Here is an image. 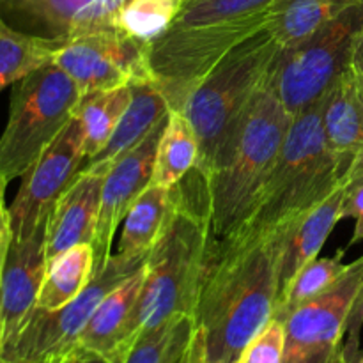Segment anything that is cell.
Segmentation results:
<instances>
[{
	"label": "cell",
	"mask_w": 363,
	"mask_h": 363,
	"mask_svg": "<svg viewBox=\"0 0 363 363\" xmlns=\"http://www.w3.org/2000/svg\"><path fill=\"white\" fill-rule=\"evenodd\" d=\"M291 123L293 116L277 96L268 71L206 177L216 241L233 238L252 215L279 160Z\"/></svg>",
	"instance_id": "277c9868"
},
{
	"label": "cell",
	"mask_w": 363,
	"mask_h": 363,
	"mask_svg": "<svg viewBox=\"0 0 363 363\" xmlns=\"http://www.w3.org/2000/svg\"><path fill=\"white\" fill-rule=\"evenodd\" d=\"M351 66L358 71V73L363 74V30L358 35L357 43H354L353 50V59H351Z\"/></svg>",
	"instance_id": "8d00e7d4"
},
{
	"label": "cell",
	"mask_w": 363,
	"mask_h": 363,
	"mask_svg": "<svg viewBox=\"0 0 363 363\" xmlns=\"http://www.w3.org/2000/svg\"><path fill=\"white\" fill-rule=\"evenodd\" d=\"M60 46L23 34L0 20V91L52 62Z\"/></svg>",
	"instance_id": "4316f807"
},
{
	"label": "cell",
	"mask_w": 363,
	"mask_h": 363,
	"mask_svg": "<svg viewBox=\"0 0 363 363\" xmlns=\"http://www.w3.org/2000/svg\"><path fill=\"white\" fill-rule=\"evenodd\" d=\"M183 0H128L116 16V28L128 38L155 43L179 14Z\"/></svg>",
	"instance_id": "83f0119b"
},
{
	"label": "cell",
	"mask_w": 363,
	"mask_h": 363,
	"mask_svg": "<svg viewBox=\"0 0 363 363\" xmlns=\"http://www.w3.org/2000/svg\"><path fill=\"white\" fill-rule=\"evenodd\" d=\"M170 113V112H169ZM169 116L160 121L158 126L130 152L117 160L112 169L106 172L101 190V206H99L98 225H96L94 241V269L101 268L108 257L116 230L124 222V216L130 211L131 204L140 197L142 191L152 183L156 152L160 138L167 126Z\"/></svg>",
	"instance_id": "5bb4252c"
},
{
	"label": "cell",
	"mask_w": 363,
	"mask_h": 363,
	"mask_svg": "<svg viewBox=\"0 0 363 363\" xmlns=\"http://www.w3.org/2000/svg\"><path fill=\"white\" fill-rule=\"evenodd\" d=\"M46 225L48 220L25 240L11 241L0 275V347L20 330L38 305L48 266Z\"/></svg>",
	"instance_id": "9a60e30c"
},
{
	"label": "cell",
	"mask_w": 363,
	"mask_h": 363,
	"mask_svg": "<svg viewBox=\"0 0 363 363\" xmlns=\"http://www.w3.org/2000/svg\"><path fill=\"white\" fill-rule=\"evenodd\" d=\"M149 46L110 28L64 43L52 62L69 74L80 94L85 96L151 80Z\"/></svg>",
	"instance_id": "30bf717a"
},
{
	"label": "cell",
	"mask_w": 363,
	"mask_h": 363,
	"mask_svg": "<svg viewBox=\"0 0 363 363\" xmlns=\"http://www.w3.org/2000/svg\"><path fill=\"white\" fill-rule=\"evenodd\" d=\"M360 0H279L273 6L266 30L280 48L305 41L342 11Z\"/></svg>",
	"instance_id": "44dd1931"
},
{
	"label": "cell",
	"mask_w": 363,
	"mask_h": 363,
	"mask_svg": "<svg viewBox=\"0 0 363 363\" xmlns=\"http://www.w3.org/2000/svg\"><path fill=\"white\" fill-rule=\"evenodd\" d=\"M286 360V326L273 318L261 333L243 350L236 363H284Z\"/></svg>",
	"instance_id": "f546056e"
},
{
	"label": "cell",
	"mask_w": 363,
	"mask_h": 363,
	"mask_svg": "<svg viewBox=\"0 0 363 363\" xmlns=\"http://www.w3.org/2000/svg\"><path fill=\"white\" fill-rule=\"evenodd\" d=\"M363 287V255L318 296L298 305L286 319V360L344 342L347 315Z\"/></svg>",
	"instance_id": "4fadbf2b"
},
{
	"label": "cell",
	"mask_w": 363,
	"mask_h": 363,
	"mask_svg": "<svg viewBox=\"0 0 363 363\" xmlns=\"http://www.w3.org/2000/svg\"><path fill=\"white\" fill-rule=\"evenodd\" d=\"M130 101V85L113 89V91H99L82 96L74 116L80 121L82 131H84V149L87 156L85 162L94 158L108 144Z\"/></svg>",
	"instance_id": "484cf974"
},
{
	"label": "cell",
	"mask_w": 363,
	"mask_h": 363,
	"mask_svg": "<svg viewBox=\"0 0 363 363\" xmlns=\"http://www.w3.org/2000/svg\"><path fill=\"white\" fill-rule=\"evenodd\" d=\"M0 363H14V362H9V360H4V358H0Z\"/></svg>",
	"instance_id": "ab89813d"
},
{
	"label": "cell",
	"mask_w": 363,
	"mask_h": 363,
	"mask_svg": "<svg viewBox=\"0 0 363 363\" xmlns=\"http://www.w3.org/2000/svg\"><path fill=\"white\" fill-rule=\"evenodd\" d=\"M105 176L82 169L53 204L46 225V257L94 241Z\"/></svg>",
	"instance_id": "2e32d148"
},
{
	"label": "cell",
	"mask_w": 363,
	"mask_h": 363,
	"mask_svg": "<svg viewBox=\"0 0 363 363\" xmlns=\"http://www.w3.org/2000/svg\"><path fill=\"white\" fill-rule=\"evenodd\" d=\"M323 105L325 98L293 117L254 211L233 238L223 241H250L291 229L344 184L342 172L326 144Z\"/></svg>",
	"instance_id": "5b68a950"
},
{
	"label": "cell",
	"mask_w": 363,
	"mask_h": 363,
	"mask_svg": "<svg viewBox=\"0 0 363 363\" xmlns=\"http://www.w3.org/2000/svg\"><path fill=\"white\" fill-rule=\"evenodd\" d=\"M363 328V287L354 298L353 307H351L350 315H347L346 337H344V353L346 358L353 363L360 357V337Z\"/></svg>",
	"instance_id": "4dcf8cb0"
},
{
	"label": "cell",
	"mask_w": 363,
	"mask_h": 363,
	"mask_svg": "<svg viewBox=\"0 0 363 363\" xmlns=\"http://www.w3.org/2000/svg\"><path fill=\"white\" fill-rule=\"evenodd\" d=\"M279 0H183L165 34L149 46L151 80L181 110L195 85L236 46L268 25Z\"/></svg>",
	"instance_id": "3957f363"
},
{
	"label": "cell",
	"mask_w": 363,
	"mask_h": 363,
	"mask_svg": "<svg viewBox=\"0 0 363 363\" xmlns=\"http://www.w3.org/2000/svg\"><path fill=\"white\" fill-rule=\"evenodd\" d=\"M66 363H110V360L98 353H92V351H85L77 347V350L73 351V354L67 358Z\"/></svg>",
	"instance_id": "d590c367"
},
{
	"label": "cell",
	"mask_w": 363,
	"mask_h": 363,
	"mask_svg": "<svg viewBox=\"0 0 363 363\" xmlns=\"http://www.w3.org/2000/svg\"><path fill=\"white\" fill-rule=\"evenodd\" d=\"M362 30L363 0L347 7L305 41L279 48L269 66V80L291 116H298L328 94L351 64Z\"/></svg>",
	"instance_id": "9c48e42d"
},
{
	"label": "cell",
	"mask_w": 363,
	"mask_h": 363,
	"mask_svg": "<svg viewBox=\"0 0 363 363\" xmlns=\"http://www.w3.org/2000/svg\"><path fill=\"white\" fill-rule=\"evenodd\" d=\"M323 128L328 149L346 179L351 167L363 160V98L351 64L325 96Z\"/></svg>",
	"instance_id": "e0dca14e"
},
{
	"label": "cell",
	"mask_w": 363,
	"mask_h": 363,
	"mask_svg": "<svg viewBox=\"0 0 363 363\" xmlns=\"http://www.w3.org/2000/svg\"><path fill=\"white\" fill-rule=\"evenodd\" d=\"M80 98L73 78L53 62L14 84L0 137V177L7 184L23 176L59 137L77 113Z\"/></svg>",
	"instance_id": "52a82bcc"
},
{
	"label": "cell",
	"mask_w": 363,
	"mask_h": 363,
	"mask_svg": "<svg viewBox=\"0 0 363 363\" xmlns=\"http://www.w3.org/2000/svg\"><path fill=\"white\" fill-rule=\"evenodd\" d=\"M287 230L216 241L195 307L191 363H236L275 314Z\"/></svg>",
	"instance_id": "6da1fadb"
},
{
	"label": "cell",
	"mask_w": 363,
	"mask_h": 363,
	"mask_svg": "<svg viewBox=\"0 0 363 363\" xmlns=\"http://www.w3.org/2000/svg\"><path fill=\"white\" fill-rule=\"evenodd\" d=\"M130 89L131 101L110 137L108 144L94 158L87 160L82 169L106 176L113 163L137 147L172 110L163 92L152 80L133 82L130 84Z\"/></svg>",
	"instance_id": "ac0fdd59"
},
{
	"label": "cell",
	"mask_w": 363,
	"mask_h": 363,
	"mask_svg": "<svg viewBox=\"0 0 363 363\" xmlns=\"http://www.w3.org/2000/svg\"><path fill=\"white\" fill-rule=\"evenodd\" d=\"M6 186H7V183L2 179V177H0V199H4V194H6Z\"/></svg>",
	"instance_id": "74e56055"
},
{
	"label": "cell",
	"mask_w": 363,
	"mask_h": 363,
	"mask_svg": "<svg viewBox=\"0 0 363 363\" xmlns=\"http://www.w3.org/2000/svg\"><path fill=\"white\" fill-rule=\"evenodd\" d=\"M354 73H357L358 87H360V94L363 98V74L358 73L357 69H354ZM344 184H346V191H351V190H354V188L363 186V160H360V162L354 163V165L351 167L350 172H347V176H346V179H344Z\"/></svg>",
	"instance_id": "e575fe53"
},
{
	"label": "cell",
	"mask_w": 363,
	"mask_h": 363,
	"mask_svg": "<svg viewBox=\"0 0 363 363\" xmlns=\"http://www.w3.org/2000/svg\"><path fill=\"white\" fill-rule=\"evenodd\" d=\"M199 140L190 121L181 110H170L156 152L152 184L174 188L195 170L199 162Z\"/></svg>",
	"instance_id": "cb8c5ba5"
},
{
	"label": "cell",
	"mask_w": 363,
	"mask_h": 363,
	"mask_svg": "<svg viewBox=\"0 0 363 363\" xmlns=\"http://www.w3.org/2000/svg\"><path fill=\"white\" fill-rule=\"evenodd\" d=\"M11 241H13V230H11L9 208H6L4 199H0V275H2L4 264H6Z\"/></svg>",
	"instance_id": "836d02e7"
},
{
	"label": "cell",
	"mask_w": 363,
	"mask_h": 363,
	"mask_svg": "<svg viewBox=\"0 0 363 363\" xmlns=\"http://www.w3.org/2000/svg\"><path fill=\"white\" fill-rule=\"evenodd\" d=\"M170 199H172V188H163L151 183L142 191L140 197L131 204L130 211L124 216L117 254L140 257L151 252L165 223Z\"/></svg>",
	"instance_id": "d4e9b609"
},
{
	"label": "cell",
	"mask_w": 363,
	"mask_h": 363,
	"mask_svg": "<svg viewBox=\"0 0 363 363\" xmlns=\"http://www.w3.org/2000/svg\"><path fill=\"white\" fill-rule=\"evenodd\" d=\"M284 363H351L344 353V342L333 347H319L308 353L294 357L291 360H284Z\"/></svg>",
	"instance_id": "d6a6232c"
},
{
	"label": "cell",
	"mask_w": 363,
	"mask_h": 363,
	"mask_svg": "<svg viewBox=\"0 0 363 363\" xmlns=\"http://www.w3.org/2000/svg\"><path fill=\"white\" fill-rule=\"evenodd\" d=\"M144 279L145 264L106 294L78 337L77 347L101 354L113 363L119 354L131 314L137 307Z\"/></svg>",
	"instance_id": "ffe728a7"
},
{
	"label": "cell",
	"mask_w": 363,
	"mask_h": 363,
	"mask_svg": "<svg viewBox=\"0 0 363 363\" xmlns=\"http://www.w3.org/2000/svg\"><path fill=\"white\" fill-rule=\"evenodd\" d=\"M94 248L82 243L48 261L35 307L57 311L84 291L94 275Z\"/></svg>",
	"instance_id": "7402d4cb"
},
{
	"label": "cell",
	"mask_w": 363,
	"mask_h": 363,
	"mask_svg": "<svg viewBox=\"0 0 363 363\" xmlns=\"http://www.w3.org/2000/svg\"><path fill=\"white\" fill-rule=\"evenodd\" d=\"M128 0H0V20L9 27L52 43L116 28Z\"/></svg>",
	"instance_id": "7c38bea8"
},
{
	"label": "cell",
	"mask_w": 363,
	"mask_h": 363,
	"mask_svg": "<svg viewBox=\"0 0 363 363\" xmlns=\"http://www.w3.org/2000/svg\"><path fill=\"white\" fill-rule=\"evenodd\" d=\"M215 245L208 186L194 170L172 188L165 223L145 261L144 287L113 363H121L145 330L177 314L194 318Z\"/></svg>",
	"instance_id": "7a4b0ae2"
},
{
	"label": "cell",
	"mask_w": 363,
	"mask_h": 363,
	"mask_svg": "<svg viewBox=\"0 0 363 363\" xmlns=\"http://www.w3.org/2000/svg\"><path fill=\"white\" fill-rule=\"evenodd\" d=\"M353 363H363V354H360V357H358L357 360H354Z\"/></svg>",
	"instance_id": "f35d334b"
},
{
	"label": "cell",
	"mask_w": 363,
	"mask_h": 363,
	"mask_svg": "<svg viewBox=\"0 0 363 363\" xmlns=\"http://www.w3.org/2000/svg\"><path fill=\"white\" fill-rule=\"evenodd\" d=\"M147 261V255H110L94 269L91 282L74 300L57 311L34 307L16 333L0 347V358L14 363H66L77 350L78 337L106 294L130 279Z\"/></svg>",
	"instance_id": "ba28073f"
},
{
	"label": "cell",
	"mask_w": 363,
	"mask_h": 363,
	"mask_svg": "<svg viewBox=\"0 0 363 363\" xmlns=\"http://www.w3.org/2000/svg\"><path fill=\"white\" fill-rule=\"evenodd\" d=\"M340 216H342V220L350 218V216H353V218L357 220V225H354V233L350 241V247L363 241V186L346 191Z\"/></svg>",
	"instance_id": "1f68e13d"
},
{
	"label": "cell",
	"mask_w": 363,
	"mask_h": 363,
	"mask_svg": "<svg viewBox=\"0 0 363 363\" xmlns=\"http://www.w3.org/2000/svg\"><path fill=\"white\" fill-rule=\"evenodd\" d=\"M279 48L264 27L223 57L184 99L181 112L190 121L201 149L195 172L204 179L264 82Z\"/></svg>",
	"instance_id": "8992f818"
},
{
	"label": "cell",
	"mask_w": 363,
	"mask_h": 363,
	"mask_svg": "<svg viewBox=\"0 0 363 363\" xmlns=\"http://www.w3.org/2000/svg\"><path fill=\"white\" fill-rule=\"evenodd\" d=\"M346 197V184H340L328 199L308 211L287 230L279 266V298L286 293L294 277L314 259H318L323 245L332 234L333 227L342 220V202ZM277 307V305H275Z\"/></svg>",
	"instance_id": "d6986e66"
},
{
	"label": "cell",
	"mask_w": 363,
	"mask_h": 363,
	"mask_svg": "<svg viewBox=\"0 0 363 363\" xmlns=\"http://www.w3.org/2000/svg\"><path fill=\"white\" fill-rule=\"evenodd\" d=\"M344 255L346 250H339L333 257H321L314 259L312 262H308L296 277L291 282V286L287 287L286 293L282 294L279 301H277L275 314L273 318L284 319L298 307V305L305 303L311 298L318 296L323 291L328 289L340 275L347 269V264H344Z\"/></svg>",
	"instance_id": "f1b7e54d"
},
{
	"label": "cell",
	"mask_w": 363,
	"mask_h": 363,
	"mask_svg": "<svg viewBox=\"0 0 363 363\" xmlns=\"http://www.w3.org/2000/svg\"><path fill=\"white\" fill-rule=\"evenodd\" d=\"M84 131L77 116L21 176L9 206L13 240H25L48 220L50 211L85 163Z\"/></svg>",
	"instance_id": "8fae6325"
},
{
	"label": "cell",
	"mask_w": 363,
	"mask_h": 363,
	"mask_svg": "<svg viewBox=\"0 0 363 363\" xmlns=\"http://www.w3.org/2000/svg\"><path fill=\"white\" fill-rule=\"evenodd\" d=\"M194 339L195 319L186 314L172 315L142 332L121 363H191Z\"/></svg>",
	"instance_id": "603a6c76"
}]
</instances>
